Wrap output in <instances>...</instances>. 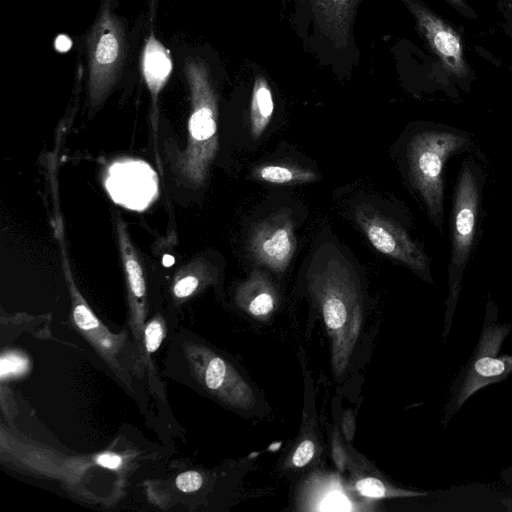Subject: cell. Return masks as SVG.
Wrapping results in <instances>:
<instances>
[{
    "label": "cell",
    "instance_id": "cell-26",
    "mask_svg": "<svg viewBox=\"0 0 512 512\" xmlns=\"http://www.w3.org/2000/svg\"><path fill=\"white\" fill-rule=\"evenodd\" d=\"M355 418L351 410L345 411L342 418V433L347 442H351L355 435Z\"/></svg>",
    "mask_w": 512,
    "mask_h": 512
},
{
    "label": "cell",
    "instance_id": "cell-18",
    "mask_svg": "<svg viewBox=\"0 0 512 512\" xmlns=\"http://www.w3.org/2000/svg\"><path fill=\"white\" fill-rule=\"evenodd\" d=\"M124 264L132 293L137 298L143 297L145 294V281L139 262L133 255L125 252Z\"/></svg>",
    "mask_w": 512,
    "mask_h": 512
},
{
    "label": "cell",
    "instance_id": "cell-21",
    "mask_svg": "<svg viewBox=\"0 0 512 512\" xmlns=\"http://www.w3.org/2000/svg\"><path fill=\"white\" fill-rule=\"evenodd\" d=\"M76 325L82 330H91L98 327V320L91 310L84 304H78L73 311Z\"/></svg>",
    "mask_w": 512,
    "mask_h": 512
},
{
    "label": "cell",
    "instance_id": "cell-5",
    "mask_svg": "<svg viewBox=\"0 0 512 512\" xmlns=\"http://www.w3.org/2000/svg\"><path fill=\"white\" fill-rule=\"evenodd\" d=\"M512 330L510 324L486 321L472 358L463 369L451 390V397L444 415L446 420L457 412L477 391L512 373V354L497 357L499 348Z\"/></svg>",
    "mask_w": 512,
    "mask_h": 512
},
{
    "label": "cell",
    "instance_id": "cell-17",
    "mask_svg": "<svg viewBox=\"0 0 512 512\" xmlns=\"http://www.w3.org/2000/svg\"><path fill=\"white\" fill-rule=\"evenodd\" d=\"M354 489L361 496L372 499L406 498L427 495L425 492L393 487L372 476L358 479L354 484Z\"/></svg>",
    "mask_w": 512,
    "mask_h": 512
},
{
    "label": "cell",
    "instance_id": "cell-11",
    "mask_svg": "<svg viewBox=\"0 0 512 512\" xmlns=\"http://www.w3.org/2000/svg\"><path fill=\"white\" fill-rule=\"evenodd\" d=\"M202 379L207 389L227 405L248 410L256 405L252 387L223 358L206 351L202 362Z\"/></svg>",
    "mask_w": 512,
    "mask_h": 512
},
{
    "label": "cell",
    "instance_id": "cell-7",
    "mask_svg": "<svg viewBox=\"0 0 512 512\" xmlns=\"http://www.w3.org/2000/svg\"><path fill=\"white\" fill-rule=\"evenodd\" d=\"M355 218L376 250L402 262L420 275L429 276L425 253L397 222L366 206L357 209Z\"/></svg>",
    "mask_w": 512,
    "mask_h": 512
},
{
    "label": "cell",
    "instance_id": "cell-23",
    "mask_svg": "<svg viewBox=\"0 0 512 512\" xmlns=\"http://www.w3.org/2000/svg\"><path fill=\"white\" fill-rule=\"evenodd\" d=\"M163 338V328L159 321L150 322L145 328V344L149 353L155 352Z\"/></svg>",
    "mask_w": 512,
    "mask_h": 512
},
{
    "label": "cell",
    "instance_id": "cell-15",
    "mask_svg": "<svg viewBox=\"0 0 512 512\" xmlns=\"http://www.w3.org/2000/svg\"><path fill=\"white\" fill-rule=\"evenodd\" d=\"M274 112V102L270 87L263 76L254 82L250 103V132L257 139L269 125Z\"/></svg>",
    "mask_w": 512,
    "mask_h": 512
},
{
    "label": "cell",
    "instance_id": "cell-4",
    "mask_svg": "<svg viewBox=\"0 0 512 512\" xmlns=\"http://www.w3.org/2000/svg\"><path fill=\"white\" fill-rule=\"evenodd\" d=\"M483 179L478 167L470 160L462 163L455 188L452 211V248L448 267L449 293L445 328L450 322L459 298L463 272L471 252L479 216Z\"/></svg>",
    "mask_w": 512,
    "mask_h": 512
},
{
    "label": "cell",
    "instance_id": "cell-28",
    "mask_svg": "<svg viewBox=\"0 0 512 512\" xmlns=\"http://www.w3.org/2000/svg\"><path fill=\"white\" fill-rule=\"evenodd\" d=\"M72 42L70 38L65 35H59L55 40V48L60 52H65L70 49Z\"/></svg>",
    "mask_w": 512,
    "mask_h": 512
},
{
    "label": "cell",
    "instance_id": "cell-24",
    "mask_svg": "<svg viewBox=\"0 0 512 512\" xmlns=\"http://www.w3.org/2000/svg\"><path fill=\"white\" fill-rule=\"evenodd\" d=\"M331 453L336 467L339 471L343 472L348 463V454L341 442V438L337 429H335L332 437Z\"/></svg>",
    "mask_w": 512,
    "mask_h": 512
},
{
    "label": "cell",
    "instance_id": "cell-9",
    "mask_svg": "<svg viewBox=\"0 0 512 512\" xmlns=\"http://www.w3.org/2000/svg\"><path fill=\"white\" fill-rule=\"evenodd\" d=\"M413 14L418 29L451 75L463 79L469 74L460 35L440 16L418 0H402Z\"/></svg>",
    "mask_w": 512,
    "mask_h": 512
},
{
    "label": "cell",
    "instance_id": "cell-13",
    "mask_svg": "<svg viewBox=\"0 0 512 512\" xmlns=\"http://www.w3.org/2000/svg\"><path fill=\"white\" fill-rule=\"evenodd\" d=\"M325 31L339 45L347 42V32L359 0H309Z\"/></svg>",
    "mask_w": 512,
    "mask_h": 512
},
{
    "label": "cell",
    "instance_id": "cell-30",
    "mask_svg": "<svg viewBox=\"0 0 512 512\" xmlns=\"http://www.w3.org/2000/svg\"><path fill=\"white\" fill-rule=\"evenodd\" d=\"M507 511H512V498H505L501 500Z\"/></svg>",
    "mask_w": 512,
    "mask_h": 512
},
{
    "label": "cell",
    "instance_id": "cell-19",
    "mask_svg": "<svg viewBox=\"0 0 512 512\" xmlns=\"http://www.w3.org/2000/svg\"><path fill=\"white\" fill-rule=\"evenodd\" d=\"M316 452V445L313 440L306 438L303 439L292 455V465L296 468L306 466L314 457Z\"/></svg>",
    "mask_w": 512,
    "mask_h": 512
},
{
    "label": "cell",
    "instance_id": "cell-8",
    "mask_svg": "<svg viewBox=\"0 0 512 512\" xmlns=\"http://www.w3.org/2000/svg\"><path fill=\"white\" fill-rule=\"evenodd\" d=\"M295 249L294 225L286 209L256 223L248 240V250L255 261L275 272L286 270Z\"/></svg>",
    "mask_w": 512,
    "mask_h": 512
},
{
    "label": "cell",
    "instance_id": "cell-16",
    "mask_svg": "<svg viewBox=\"0 0 512 512\" xmlns=\"http://www.w3.org/2000/svg\"><path fill=\"white\" fill-rule=\"evenodd\" d=\"M255 179L272 184H297L317 180V174L307 168L293 164H265L253 169Z\"/></svg>",
    "mask_w": 512,
    "mask_h": 512
},
{
    "label": "cell",
    "instance_id": "cell-20",
    "mask_svg": "<svg viewBox=\"0 0 512 512\" xmlns=\"http://www.w3.org/2000/svg\"><path fill=\"white\" fill-rule=\"evenodd\" d=\"M26 368L27 360L18 354H5L1 358L0 375L2 379L7 377V375L20 374L25 371Z\"/></svg>",
    "mask_w": 512,
    "mask_h": 512
},
{
    "label": "cell",
    "instance_id": "cell-22",
    "mask_svg": "<svg viewBox=\"0 0 512 512\" xmlns=\"http://www.w3.org/2000/svg\"><path fill=\"white\" fill-rule=\"evenodd\" d=\"M203 477L197 471H187L181 473L176 478V486L182 492H194L201 488Z\"/></svg>",
    "mask_w": 512,
    "mask_h": 512
},
{
    "label": "cell",
    "instance_id": "cell-27",
    "mask_svg": "<svg viewBox=\"0 0 512 512\" xmlns=\"http://www.w3.org/2000/svg\"><path fill=\"white\" fill-rule=\"evenodd\" d=\"M96 461L98 465L109 469H117L122 463L121 457L114 453L101 454L97 457Z\"/></svg>",
    "mask_w": 512,
    "mask_h": 512
},
{
    "label": "cell",
    "instance_id": "cell-1",
    "mask_svg": "<svg viewBox=\"0 0 512 512\" xmlns=\"http://www.w3.org/2000/svg\"><path fill=\"white\" fill-rule=\"evenodd\" d=\"M307 283L330 338L332 373L340 379L350 365L363 324L359 283L350 267L334 256L314 261Z\"/></svg>",
    "mask_w": 512,
    "mask_h": 512
},
{
    "label": "cell",
    "instance_id": "cell-25",
    "mask_svg": "<svg viewBox=\"0 0 512 512\" xmlns=\"http://www.w3.org/2000/svg\"><path fill=\"white\" fill-rule=\"evenodd\" d=\"M199 285V280L193 275H188L180 279L174 285V294L178 298H184L195 292Z\"/></svg>",
    "mask_w": 512,
    "mask_h": 512
},
{
    "label": "cell",
    "instance_id": "cell-6",
    "mask_svg": "<svg viewBox=\"0 0 512 512\" xmlns=\"http://www.w3.org/2000/svg\"><path fill=\"white\" fill-rule=\"evenodd\" d=\"M124 29L109 7L101 10L88 38L89 92L102 99L117 79L125 55Z\"/></svg>",
    "mask_w": 512,
    "mask_h": 512
},
{
    "label": "cell",
    "instance_id": "cell-29",
    "mask_svg": "<svg viewBox=\"0 0 512 512\" xmlns=\"http://www.w3.org/2000/svg\"><path fill=\"white\" fill-rule=\"evenodd\" d=\"M162 262L164 266L170 267L174 264L175 260L173 256L166 254L163 256Z\"/></svg>",
    "mask_w": 512,
    "mask_h": 512
},
{
    "label": "cell",
    "instance_id": "cell-2",
    "mask_svg": "<svg viewBox=\"0 0 512 512\" xmlns=\"http://www.w3.org/2000/svg\"><path fill=\"white\" fill-rule=\"evenodd\" d=\"M470 136L450 128L431 129L415 134L407 146V162L411 183L420 194L433 223L442 227L444 163L466 150Z\"/></svg>",
    "mask_w": 512,
    "mask_h": 512
},
{
    "label": "cell",
    "instance_id": "cell-3",
    "mask_svg": "<svg viewBox=\"0 0 512 512\" xmlns=\"http://www.w3.org/2000/svg\"><path fill=\"white\" fill-rule=\"evenodd\" d=\"M185 72L191 91L192 110L188 121V146L181 167L194 183H202L218 149L217 99L207 66L189 59Z\"/></svg>",
    "mask_w": 512,
    "mask_h": 512
},
{
    "label": "cell",
    "instance_id": "cell-10",
    "mask_svg": "<svg viewBox=\"0 0 512 512\" xmlns=\"http://www.w3.org/2000/svg\"><path fill=\"white\" fill-rule=\"evenodd\" d=\"M105 185L116 203L132 210L145 209L158 194L156 173L143 161L114 163L109 168Z\"/></svg>",
    "mask_w": 512,
    "mask_h": 512
},
{
    "label": "cell",
    "instance_id": "cell-31",
    "mask_svg": "<svg viewBox=\"0 0 512 512\" xmlns=\"http://www.w3.org/2000/svg\"><path fill=\"white\" fill-rule=\"evenodd\" d=\"M446 1H448L455 7L465 8V4H464L463 0H446Z\"/></svg>",
    "mask_w": 512,
    "mask_h": 512
},
{
    "label": "cell",
    "instance_id": "cell-14",
    "mask_svg": "<svg viewBox=\"0 0 512 512\" xmlns=\"http://www.w3.org/2000/svg\"><path fill=\"white\" fill-rule=\"evenodd\" d=\"M171 71L172 61L168 50L155 38L154 34H150L144 46L142 72L154 97L166 84Z\"/></svg>",
    "mask_w": 512,
    "mask_h": 512
},
{
    "label": "cell",
    "instance_id": "cell-12",
    "mask_svg": "<svg viewBox=\"0 0 512 512\" xmlns=\"http://www.w3.org/2000/svg\"><path fill=\"white\" fill-rule=\"evenodd\" d=\"M236 303L253 318L265 320L277 308L278 293L270 278L254 271L236 290Z\"/></svg>",
    "mask_w": 512,
    "mask_h": 512
}]
</instances>
